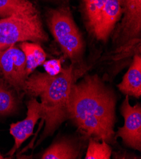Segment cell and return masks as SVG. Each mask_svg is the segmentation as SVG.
Masks as SVG:
<instances>
[{
    "label": "cell",
    "instance_id": "1",
    "mask_svg": "<svg viewBox=\"0 0 141 159\" xmlns=\"http://www.w3.org/2000/svg\"><path fill=\"white\" fill-rule=\"evenodd\" d=\"M116 102L115 92L97 74L86 75L70 87L68 119L84 137L115 144Z\"/></svg>",
    "mask_w": 141,
    "mask_h": 159
},
{
    "label": "cell",
    "instance_id": "2",
    "mask_svg": "<svg viewBox=\"0 0 141 159\" xmlns=\"http://www.w3.org/2000/svg\"><path fill=\"white\" fill-rule=\"evenodd\" d=\"M74 67L72 63L56 75L33 72L26 79L24 91L33 98H40L41 119L45 122L37 144L53 135L63 123L68 120V94L74 82Z\"/></svg>",
    "mask_w": 141,
    "mask_h": 159
},
{
    "label": "cell",
    "instance_id": "3",
    "mask_svg": "<svg viewBox=\"0 0 141 159\" xmlns=\"http://www.w3.org/2000/svg\"><path fill=\"white\" fill-rule=\"evenodd\" d=\"M47 22L64 55L74 65L80 62L84 53V41L70 9L63 7L50 10L47 15Z\"/></svg>",
    "mask_w": 141,
    "mask_h": 159
},
{
    "label": "cell",
    "instance_id": "4",
    "mask_svg": "<svg viewBox=\"0 0 141 159\" xmlns=\"http://www.w3.org/2000/svg\"><path fill=\"white\" fill-rule=\"evenodd\" d=\"M45 32L38 14L30 17H11L0 19V51L17 43L46 42Z\"/></svg>",
    "mask_w": 141,
    "mask_h": 159
},
{
    "label": "cell",
    "instance_id": "5",
    "mask_svg": "<svg viewBox=\"0 0 141 159\" xmlns=\"http://www.w3.org/2000/svg\"><path fill=\"white\" fill-rule=\"evenodd\" d=\"M123 17L114 35L117 50L130 51L140 46L141 0H120Z\"/></svg>",
    "mask_w": 141,
    "mask_h": 159
},
{
    "label": "cell",
    "instance_id": "6",
    "mask_svg": "<svg viewBox=\"0 0 141 159\" xmlns=\"http://www.w3.org/2000/svg\"><path fill=\"white\" fill-rule=\"evenodd\" d=\"M0 77L18 93L24 91L28 75L24 52L15 44L0 51Z\"/></svg>",
    "mask_w": 141,
    "mask_h": 159
},
{
    "label": "cell",
    "instance_id": "7",
    "mask_svg": "<svg viewBox=\"0 0 141 159\" xmlns=\"http://www.w3.org/2000/svg\"><path fill=\"white\" fill-rule=\"evenodd\" d=\"M120 112L124 118V125L115 133V138H121L127 147L140 152L141 150V106L137 103L132 106L129 97L123 100Z\"/></svg>",
    "mask_w": 141,
    "mask_h": 159
},
{
    "label": "cell",
    "instance_id": "8",
    "mask_svg": "<svg viewBox=\"0 0 141 159\" xmlns=\"http://www.w3.org/2000/svg\"><path fill=\"white\" fill-rule=\"evenodd\" d=\"M27 107L26 117L21 121L10 124V133L13 137L14 145L7 154L8 156H13L23 143L33 134L35 125L38 120L42 118L41 104L36 98H31L27 102Z\"/></svg>",
    "mask_w": 141,
    "mask_h": 159
},
{
    "label": "cell",
    "instance_id": "9",
    "mask_svg": "<svg viewBox=\"0 0 141 159\" xmlns=\"http://www.w3.org/2000/svg\"><path fill=\"white\" fill-rule=\"evenodd\" d=\"M123 14L120 0H108L90 32L98 40L106 41Z\"/></svg>",
    "mask_w": 141,
    "mask_h": 159
},
{
    "label": "cell",
    "instance_id": "10",
    "mask_svg": "<svg viewBox=\"0 0 141 159\" xmlns=\"http://www.w3.org/2000/svg\"><path fill=\"white\" fill-rule=\"evenodd\" d=\"M125 95L139 98L141 97V56L135 53L130 67L117 86Z\"/></svg>",
    "mask_w": 141,
    "mask_h": 159
},
{
    "label": "cell",
    "instance_id": "11",
    "mask_svg": "<svg viewBox=\"0 0 141 159\" xmlns=\"http://www.w3.org/2000/svg\"><path fill=\"white\" fill-rule=\"evenodd\" d=\"M81 147L75 140L61 138L47 148L42 155V159H76L79 158Z\"/></svg>",
    "mask_w": 141,
    "mask_h": 159
},
{
    "label": "cell",
    "instance_id": "12",
    "mask_svg": "<svg viewBox=\"0 0 141 159\" xmlns=\"http://www.w3.org/2000/svg\"><path fill=\"white\" fill-rule=\"evenodd\" d=\"M37 13V9L30 0H0V17L11 16L30 17Z\"/></svg>",
    "mask_w": 141,
    "mask_h": 159
},
{
    "label": "cell",
    "instance_id": "13",
    "mask_svg": "<svg viewBox=\"0 0 141 159\" xmlns=\"http://www.w3.org/2000/svg\"><path fill=\"white\" fill-rule=\"evenodd\" d=\"M18 92L0 77V116H7L17 110L19 104Z\"/></svg>",
    "mask_w": 141,
    "mask_h": 159
},
{
    "label": "cell",
    "instance_id": "14",
    "mask_svg": "<svg viewBox=\"0 0 141 159\" xmlns=\"http://www.w3.org/2000/svg\"><path fill=\"white\" fill-rule=\"evenodd\" d=\"M20 48L25 56L26 70L29 76L37 67L43 64L46 59V54L41 46L36 43L22 42Z\"/></svg>",
    "mask_w": 141,
    "mask_h": 159
},
{
    "label": "cell",
    "instance_id": "15",
    "mask_svg": "<svg viewBox=\"0 0 141 159\" xmlns=\"http://www.w3.org/2000/svg\"><path fill=\"white\" fill-rule=\"evenodd\" d=\"M108 0H82V12L88 29L90 31Z\"/></svg>",
    "mask_w": 141,
    "mask_h": 159
},
{
    "label": "cell",
    "instance_id": "16",
    "mask_svg": "<svg viewBox=\"0 0 141 159\" xmlns=\"http://www.w3.org/2000/svg\"><path fill=\"white\" fill-rule=\"evenodd\" d=\"M89 138L86 159H109L112 155V149L104 141Z\"/></svg>",
    "mask_w": 141,
    "mask_h": 159
},
{
    "label": "cell",
    "instance_id": "17",
    "mask_svg": "<svg viewBox=\"0 0 141 159\" xmlns=\"http://www.w3.org/2000/svg\"><path fill=\"white\" fill-rule=\"evenodd\" d=\"M42 65L46 72L50 75H58L64 69L61 66V61L59 59L45 61Z\"/></svg>",
    "mask_w": 141,
    "mask_h": 159
},
{
    "label": "cell",
    "instance_id": "18",
    "mask_svg": "<svg viewBox=\"0 0 141 159\" xmlns=\"http://www.w3.org/2000/svg\"><path fill=\"white\" fill-rule=\"evenodd\" d=\"M3 158H4V157L2 155V153H0V159H3Z\"/></svg>",
    "mask_w": 141,
    "mask_h": 159
}]
</instances>
